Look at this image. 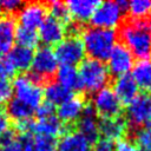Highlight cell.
<instances>
[{
  "mask_svg": "<svg viewBox=\"0 0 151 151\" xmlns=\"http://www.w3.org/2000/svg\"><path fill=\"white\" fill-rule=\"evenodd\" d=\"M37 32L39 35V40H41L45 44V46L51 47L53 45L55 46L57 44H59L66 37L67 27L57 19L47 17Z\"/></svg>",
  "mask_w": 151,
  "mask_h": 151,
  "instance_id": "7c38bea8",
  "label": "cell"
},
{
  "mask_svg": "<svg viewBox=\"0 0 151 151\" xmlns=\"http://www.w3.org/2000/svg\"><path fill=\"white\" fill-rule=\"evenodd\" d=\"M21 6H22V2L20 0H0V11L7 14L18 12Z\"/></svg>",
  "mask_w": 151,
  "mask_h": 151,
  "instance_id": "836d02e7",
  "label": "cell"
},
{
  "mask_svg": "<svg viewBox=\"0 0 151 151\" xmlns=\"http://www.w3.org/2000/svg\"><path fill=\"white\" fill-rule=\"evenodd\" d=\"M114 151H140V150L138 149V146L132 140L126 139V138H122V139L117 140Z\"/></svg>",
  "mask_w": 151,
  "mask_h": 151,
  "instance_id": "e575fe53",
  "label": "cell"
},
{
  "mask_svg": "<svg viewBox=\"0 0 151 151\" xmlns=\"http://www.w3.org/2000/svg\"><path fill=\"white\" fill-rule=\"evenodd\" d=\"M14 98L32 107L34 111L42 103V88L39 83L33 80L28 74H20L15 77L12 83Z\"/></svg>",
  "mask_w": 151,
  "mask_h": 151,
  "instance_id": "8992f818",
  "label": "cell"
},
{
  "mask_svg": "<svg viewBox=\"0 0 151 151\" xmlns=\"http://www.w3.org/2000/svg\"><path fill=\"white\" fill-rule=\"evenodd\" d=\"M127 124L122 117H112V118H101L99 120V133L103 134L104 138L111 140H119L126 132Z\"/></svg>",
  "mask_w": 151,
  "mask_h": 151,
  "instance_id": "ac0fdd59",
  "label": "cell"
},
{
  "mask_svg": "<svg viewBox=\"0 0 151 151\" xmlns=\"http://www.w3.org/2000/svg\"><path fill=\"white\" fill-rule=\"evenodd\" d=\"M6 61L14 71H26L31 68L32 59H33V50L22 47V46H13L6 53Z\"/></svg>",
  "mask_w": 151,
  "mask_h": 151,
  "instance_id": "e0dca14e",
  "label": "cell"
},
{
  "mask_svg": "<svg viewBox=\"0 0 151 151\" xmlns=\"http://www.w3.org/2000/svg\"><path fill=\"white\" fill-rule=\"evenodd\" d=\"M47 11L51 12V17L57 19L58 21L63 22L64 25L70 24L71 21V15L68 13V9L66 7L65 2L61 1H51L47 6Z\"/></svg>",
  "mask_w": 151,
  "mask_h": 151,
  "instance_id": "83f0119b",
  "label": "cell"
},
{
  "mask_svg": "<svg viewBox=\"0 0 151 151\" xmlns=\"http://www.w3.org/2000/svg\"><path fill=\"white\" fill-rule=\"evenodd\" d=\"M119 37L133 57L139 60L151 59V26L146 19L126 21L120 26Z\"/></svg>",
  "mask_w": 151,
  "mask_h": 151,
  "instance_id": "6da1fadb",
  "label": "cell"
},
{
  "mask_svg": "<svg viewBox=\"0 0 151 151\" xmlns=\"http://www.w3.org/2000/svg\"><path fill=\"white\" fill-rule=\"evenodd\" d=\"M13 94L12 83L8 79H0V105L7 103Z\"/></svg>",
  "mask_w": 151,
  "mask_h": 151,
  "instance_id": "1f68e13d",
  "label": "cell"
},
{
  "mask_svg": "<svg viewBox=\"0 0 151 151\" xmlns=\"http://www.w3.org/2000/svg\"><path fill=\"white\" fill-rule=\"evenodd\" d=\"M132 78L138 88L151 93V59H143L136 63L132 67Z\"/></svg>",
  "mask_w": 151,
  "mask_h": 151,
  "instance_id": "603a6c76",
  "label": "cell"
},
{
  "mask_svg": "<svg viewBox=\"0 0 151 151\" xmlns=\"http://www.w3.org/2000/svg\"><path fill=\"white\" fill-rule=\"evenodd\" d=\"M133 143L140 151H151V127L138 129L134 133Z\"/></svg>",
  "mask_w": 151,
  "mask_h": 151,
  "instance_id": "f546056e",
  "label": "cell"
},
{
  "mask_svg": "<svg viewBox=\"0 0 151 151\" xmlns=\"http://www.w3.org/2000/svg\"><path fill=\"white\" fill-rule=\"evenodd\" d=\"M64 132H65V124L55 114L40 117L37 120H33L32 133L46 136L55 139L58 136H63Z\"/></svg>",
  "mask_w": 151,
  "mask_h": 151,
  "instance_id": "5bb4252c",
  "label": "cell"
},
{
  "mask_svg": "<svg viewBox=\"0 0 151 151\" xmlns=\"http://www.w3.org/2000/svg\"><path fill=\"white\" fill-rule=\"evenodd\" d=\"M113 92L118 97L122 104H129L131 100H133L138 94V86L132 78L131 73H126L123 76L116 77L113 80Z\"/></svg>",
  "mask_w": 151,
  "mask_h": 151,
  "instance_id": "9a60e30c",
  "label": "cell"
},
{
  "mask_svg": "<svg viewBox=\"0 0 151 151\" xmlns=\"http://www.w3.org/2000/svg\"><path fill=\"white\" fill-rule=\"evenodd\" d=\"M0 151H22L18 136L8 130L0 137Z\"/></svg>",
  "mask_w": 151,
  "mask_h": 151,
  "instance_id": "f1b7e54d",
  "label": "cell"
},
{
  "mask_svg": "<svg viewBox=\"0 0 151 151\" xmlns=\"http://www.w3.org/2000/svg\"><path fill=\"white\" fill-rule=\"evenodd\" d=\"M58 151H92V144L78 131L65 132L59 143Z\"/></svg>",
  "mask_w": 151,
  "mask_h": 151,
  "instance_id": "d6986e66",
  "label": "cell"
},
{
  "mask_svg": "<svg viewBox=\"0 0 151 151\" xmlns=\"http://www.w3.org/2000/svg\"><path fill=\"white\" fill-rule=\"evenodd\" d=\"M55 139L46 136L33 134L32 150L33 151H55Z\"/></svg>",
  "mask_w": 151,
  "mask_h": 151,
  "instance_id": "4dcf8cb0",
  "label": "cell"
},
{
  "mask_svg": "<svg viewBox=\"0 0 151 151\" xmlns=\"http://www.w3.org/2000/svg\"><path fill=\"white\" fill-rule=\"evenodd\" d=\"M58 67L59 63L55 58L53 48L50 46H41L38 47L35 52H33L31 73L28 76L40 84L41 81L47 80L54 76Z\"/></svg>",
  "mask_w": 151,
  "mask_h": 151,
  "instance_id": "5b68a950",
  "label": "cell"
},
{
  "mask_svg": "<svg viewBox=\"0 0 151 151\" xmlns=\"http://www.w3.org/2000/svg\"><path fill=\"white\" fill-rule=\"evenodd\" d=\"M147 21H149V24H150V26H151V13L149 14V20H147Z\"/></svg>",
  "mask_w": 151,
  "mask_h": 151,
  "instance_id": "f35d334b",
  "label": "cell"
},
{
  "mask_svg": "<svg viewBox=\"0 0 151 151\" xmlns=\"http://www.w3.org/2000/svg\"><path fill=\"white\" fill-rule=\"evenodd\" d=\"M5 112L9 119H12L19 124L21 122L29 120L35 111L32 107H29L26 104L18 100L17 98H11L6 103V111Z\"/></svg>",
  "mask_w": 151,
  "mask_h": 151,
  "instance_id": "d4e9b609",
  "label": "cell"
},
{
  "mask_svg": "<svg viewBox=\"0 0 151 151\" xmlns=\"http://www.w3.org/2000/svg\"><path fill=\"white\" fill-rule=\"evenodd\" d=\"M98 4L99 1L96 0H70L66 2V7L71 18L77 21L84 22L91 19Z\"/></svg>",
  "mask_w": 151,
  "mask_h": 151,
  "instance_id": "ffe728a7",
  "label": "cell"
},
{
  "mask_svg": "<svg viewBox=\"0 0 151 151\" xmlns=\"http://www.w3.org/2000/svg\"><path fill=\"white\" fill-rule=\"evenodd\" d=\"M134 65V57L129 48L120 44H116L113 50L107 57V70L110 74L116 77L129 73Z\"/></svg>",
  "mask_w": 151,
  "mask_h": 151,
  "instance_id": "30bf717a",
  "label": "cell"
},
{
  "mask_svg": "<svg viewBox=\"0 0 151 151\" xmlns=\"http://www.w3.org/2000/svg\"><path fill=\"white\" fill-rule=\"evenodd\" d=\"M126 11L132 19H144L151 13V0H133L127 2Z\"/></svg>",
  "mask_w": 151,
  "mask_h": 151,
  "instance_id": "4316f807",
  "label": "cell"
},
{
  "mask_svg": "<svg viewBox=\"0 0 151 151\" xmlns=\"http://www.w3.org/2000/svg\"><path fill=\"white\" fill-rule=\"evenodd\" d=\"M55 77H57V83L65 86L66 88L71 91L81 90L78 68L76 66L60 65L55 72Z\"/></svg>",
  "mask_w": 151,
  "mask_h": 151,
  "instance_id": "cb8c5ba5",
  "label": "cell"
},
{
  "mask_svg": "<svg viewBox=\"0 0 151 151\" xmlns=\"http://www.w3.org/2000/svg\"><path fill=\"white\" fill-rule=\"evenodd\" d=\"M35 112H37L38 118H40V117H47V116L54 114V107L52 105H50L48 103L45 101V103H41L39 105V107L35 110Z\"/></svg>",
  "mask_w": 151,
  "mask_h": 151,
  "instance_id": "d590c367",
  "label": "cell"
},
{
  "mask_svg": "<svg viewBox=\"0 0 151 151\" xmlns=\"http://www.w3.org/2000/svg\"><path fill=\"white\" fill-rule=\"evenodd\" d=\"M86 104L84 99L79 96H73L65 103L58 106L57 117L65 124V123H73L78 122L81 117V113L85 109Z\"/></svg>",
  "mask_w": 151,
  "mask_h": 151,
  "instance_id": "2e32d148",
  "label": "cell"
},
{
  "mask_svg": "<svg viewBox=\"0 0 151 151\" xmlns=\"http://www.w3.org/2000/svg\"><path fill=\"white\" fill-rule=\"evenodd\" d=\"M91 105L96 113L101 116V118L119 117L123 109V104L113 92L112 87L109 86L97 91L93 94Z\"/></svg>",
  "mask_w": 151,
  "mask_h": 151,
  "instance_id": "9c48e42d",
  "label": "cell"
},
{
  "mask_svg": "<svg viewBox=\"0 0 151 151\" xmlns=\"http://www.w3.org/2000/svg\"><path fill=\"white\" fill-rule=\"evenodd\" d=\"M47 18V6L42 2H26L22 4L20 9L18 11V20L20 22L19 26L37 31L44 20Z\"/></svg>",
  "mask_w": 151,
  "mask_h": 151,
  "instance_id": "8fae6325",
  "label": "cell"
},
{
  "mask_svg": "<svg viewBox=\"0 0 151 151\" xmlns=\"http://www.w3.org/2000/svg\"><path fill=\"white\" fill-rule=\"evenodd\" d=\"M17 24L11 15L0 17V53H7L15 42Z\"/></svg>",
  "mask_w": 151,
  "mask_h": 151,
  "instance_id": "7402d4cb",
  "label": "cell"
},
{
  "mask_svg": "<svg viewBox=\"0 0 151 151\" xmlns=\"http://www.w3.org/2000/svg\"><path fill=\"white\" fill-rule=\"evenodd\" d=\"M149 124H150V127H151V118H150V120H149Z\"/></svg>",
  "mask_w": 151,
  "mask_h": 151,
  "instance_id": "ab89813d",
  "label": "cell"
},
{
  "mask_svg": "<svg viewBox=\"0 0 151 151\" xmlns=\"http://www.w3.org/2000/svg\"><path fill=\"white\" fill-rule=\"evenodd\" d=\"M80 40L88 58L104 61L117 44V32L116 29L91 26L81 31Z\"/></svg>",
  "mask_w": 151,
  "mask_h": 151,
  "instance_id": "7a4b0ae2",
  "label": "cell"
},
{
  "mask_svg": "<svg viewBox=\"0 0 151 151\" xmlns=\"http://www.w3.org/2000/svg\"><path fill=\"white\" fill-rule=\"evenodd\" d=\"M73 96H74L73 91L66 88L65 86L60 85L57 81L47 83L45 88L42 90V97L45 98V101L52 105L53 107L61 105Z\"/></svg>",
  "mask_w": 151,
  "mask_h": 151,
  "instance_id": "44dd1931",
  "label": "cell"
},
{
  "mask_svg": "<svg viewBox=\"0 0 151 151\" xmlns=\"http://www.w3.org/2000/svg\"><path fill=\"white\" fill-rule=\"evenodd\" d=\"M9 130V118L6 112L0 107V137Z\"/></svg>",
  "mask_w": 151,
  "mask_h": 151,
  "instance_id": "74e56055",
  "label": "cell"
},
{
  "mask_svg": "<svg viewBox=\"0 0 151 151\" xmlns=\"http://www.w3.org/2000/svg\"><path fill=\"white\" fill-rule=\"evenodd\" d=\"M78 74L81 90L91 93H96L97 91L106 87L110 81V72L104 61L92 58H85L79 64Z\"/></svg>",
  "mask_w": 151,
  "mask_h": 151,
  "instance_id": "3957f363",
  "label": "cell"
},
{
  "mask_svg": "<svg viewBox=\"0 0 151 151\" xmlns=\"http://www.w3.org/2000/svg\"><path fill=\"white\" fill-rule=\"evenodd\" d=\"M151 118V93H138L131 100L125 111V122L132 127H140Z\"/></svg>",
  "mask_w": 151,
  "mask_h": 151,
  "instance_id": "ba28073f",
  "label": "cell"
},
{
  "mask_svg": "<svg viewBox=\"0 0 151 151\" xmlns=\"http://www.w3.org/2000/svg\"><path fill=\"white\" fill-rule=\"evenodd\" d=\"M54 54L61 65L76 66L85 59V50L79 37L72 34L65 37L54 47Z\"/></svg>",
  "mask_w": 151,
  "mask_h": 151,
  "instance_id": "52a82bcc",
  "label": "cell"
},
{
  "mask_svg": "<svg viewBox=\"0 0 151 151\" xmlns=\"http://www.w3.org/2000/svg\"><path fill=\"white\" fill-rule=\"evenodd\" d=\"M126 7L127 1L110 0L99 2L90 20L94 27L114 29L117 26L122 24Z\"/></svg>",
  "mask_w": 151,
  "mask_h": 151,
  "instance_id": "277c9868",
  "label": "cell"
},
{
  "mask_svg": "<svg viewBox=\"0 0 151 151\" xmlns=\"http://www.w3.org/2000/svg\"><path fill=\"white\" fill-rule=\"evenodd\" d=\"M15 41L18 46H22V47H27L32 50L33 47L38 45L39 35H38V32L34 29H29L22 26H17Z\"/></svg>",
  "mask_w": 151,
  "mask_h": 151,
  "instance_id": "484cf974",
  "label": "cell"
},
{
  "mask_svg": "<svg viewBox=\"0 0 151 151\" xmlns=\"http://www.w3.org/2000/svg\"><path fill=\"white\" fill-rule=\"evenodd\" d=\"M13 73L14 72L6 61V59L0 57V79H8V77H11Z\"/></svg>",
  "mask_w": 151,
  "mask_h": 151,
  "instance_id": "8d00e7d4",
  "label": "cell"
},
{
  "mask_svg": "<svg viewBox=\"0 0 151 151\" xmlns=\"http://www.w3.org/2000/svg\"><path fill=\"white\" fill-rule=\"evenodd\" d=\"M77 131L83 134L91 144H93L99 138V120L97 119V113L92 105H86L81 117L77 122Z\"/></svg>",
  "mask_w": 151,
  "mask_h": 151,
  "instance_id": "4fadbf2b",
  "label": "cell"
},
{
  "mask_svg": "<svg viewBox=\"0 0 151 151\" xmlns=\"http://www.w3.org/2000/svg\"><path fill=\"white\" fill-rule=\"evenodd\" d=\"M114 147L116 143L104 137H99L92 144V151H114Z\"/></svg>",
  "mask_w": 151,
  "mask_h": 151,
  "instance_id": "d6a6232c",
  "label": "cell"
}]
</instances>
